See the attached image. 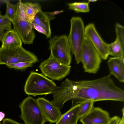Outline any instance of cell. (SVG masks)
<instances>
[{
  "instance_id": "1",
  "label": "cell",
  "mask_w": 124,
  "mask_h": 124,
  "mask_svg": "<svg viewBox=\"0 0 124 124\" xmlns=\"http://www.w3.org/2000/svg\"><path fill=\"white\" fill-rule=\"evenodd\" d=\"M71 83L72 105L85 100L124 101V90L116 86L110 74L92 80H71Z\"/></svg>"
},
{
  "instance_id": "2",
  "label": "cell",
  "mask_w": 124,
  "mask_h": 124,
  "mask_svg": "<svg viewBox=\"0 0 124 124\" xmlns=\"http://www.w3.org/2000/svg\"><path fill=\"white\" fill-rule=\"evenodd\" d=\"M57 87L53 81L44 75L32 71L26 81L24 90L28 95L36 96L52 94Z\"/></svg>"
},
{
  "instance_id": "3",
  "label": "cell",
  "mask_w": 124,
  "mask_h": 124,
  "mask_svg": "<svg viewBox=\"0 0 124 124\" xmlns=\"http://www.w3.org/2000/svg\"><path fill=\"white\" fill-rule=\"evenodd\" d=\"M85 28L82 19L73 17L70 20V29L68 36L71 51L74 55L76 63L81 62L82 48L85 37Z\"/></svg>"
},
{
  "instance_id": "4",
  "label": "cell",
  "mask_w": 124,
  "mask_h": 124,
  "mask_svg": "<svg viewBox=\"0 0 124 124\" xmlns=\"http://www.w3.org/2000/svg\"><path fill=\"white\" fill-rule=\"evenodd\" d=\"M50 56L64 64L70 66L71 50L68 36H55L49 41Z\"/></svg>"
},
{
  "instance_id": "5",
  "label": "cell",
  "mask_w": 124,
  "mask_h": 124,
  "mask_svg": "<svg viewBox=\"0 0 124 124\" xmlns=\"http://www.w3.org/2000/svg\"><path fill=\"white\" fill-rule=\"evenodd\" d=\"M21 117L25 124H44L46 122L37 99L29 96L19 106Z\"/></svg>"
},
{
  "instance_id": "6",
  "label": "cell",
  "mask_w": 124,
  "mask_h": 124,
  "mask_svg": "<svg viewBox=\"0 0 124 124\" xmlns=\"http://www.w3.org/2000/svg\"><path fill=\"white\" fill-rule=\"evenodd\" d=\"M38 61L37 56L22 46L13 48H0V65L8 64L21 62Z\"/></svg>"
},
{
  "instance_id": "7",
  "label": "cell",
  "mask_w": 124,
  "mask_h": 124,
  "mask_svg": "<svg viewBox=\"0 0 124 124\" xmlns=\"http://www.w3.org/2000/svg\"><path fill=\"white\" fill-rule=\"evenodd\" d=\"M101 59L90 40L85 36L81 61L84 71L90 73H97L100 68Z\"/></svg>"
},
{
  "instance_id": "8",
  "label": "cell",
  "mask_w": 124,
  "mask_h": 124,
  "mask_svg": "<svg viewBox=\"0 0 124 124\" xmlns=\"http://www.w3.org/2000/svg\"><path fill=\"white\" fill-rule=\"evenodd\" d=\"M70 66L64 64L50 55L40 63L38 67L45 76L54 80L60 81L70 72Z\"/></svg>"
},
{
  "instance_id": "9",
  "label": "cell",
  "mask_w": 124,
  "mask_h": 124,
  "mask_svg": "<svg viewBox=\"0 0 124 124\" xmlns=\"http://www.w3.org/2000/svg\"><path fill=\"white\" fill-rule=\"evenodd\" d=\"M85 36L90 40L102 59L107 60L109 55L108 44L102 39L96 30L94 25L90 23L85 28Z\"/></svg>"
},
{
  "instance_id": "10",
  "label": "cell",
  "mask_w": 124,
  "mask_h": 124,
  "mask_svg": "<svg viewBox=\"0 0 124 124\" xmlns=\"http://www.w3.org/2000/svg\"><path fill=\"white\" fill-rule=\"evenodd\" d=\"M14 29L18 33L22 41L25 44H32L35 37L31 23L22 19L15 15L12 22Z\"/></svg>"
},
{
  "instance_id": "11",
  "label": "cell",
  "mask_w": 124,
  "mask_h": 124,
  "mask_svg": "<svg viewBox=\"0 0 124 124\" xmlns=\"http://www.w3.org/2000/svg\"><path fill=\"white\" fill-rule=\"evenodd\" d=\"M110 118L108 112L93 107L88 113L80 118V121L82 124H107Z\"/></svg>"
},
{
  "instance_id": "12",
  "label": "cell",
  "mask_w": 124,
  "mask_h": 124,
  "mask_svg": "<svg viewBox=\"0 0 124 124\" xmlns=\"http://www.w3.org/2000/svg\"><path fill=\"white\" fill-rule=\"evenodd\" d=\"M37 100L46 121L56 123L62 115L60 110L51 101L44 98H39Z\"/></svg>"
},
{
  "instance_id": "13",
  "label": "cell",
  "mask_w": 124,
  "mask_h": 124,
  "mask_svg": "<svg viewBox=\"0 0 124 124\" xmlns=\"http://www.w3.org/2000/svg\"><path fill=\"white\" fill-rule=\"evenodd\" d=\"M50 21L45 12L41 10L37 14L32 21V28L45 35L47 38H50L51 35Z\"/></svg>"
},
{
  "instance_id": "14",
  "label": "cell",
  "mask_w": 124,
  "mask_h": 124,
  "mask_svg": "<svg viewBox=\"0 0 124 124\" xmlns=\"http://www.w3.org/2000/svg\"><path fill=\"white\" fill-rule=\"evenodd\" d=\"M110 74L121 82H124V58L112 57L107 62Z\"/></svg>"
},
{
  "instance_id": "15",
  "label": "cell",
  "mask_w": 124,
  "mask_h": 124,
  "mask_svg": "<svg viewBox=\"0 0 124 124\" xmlns=\"http://www.w3.org/2000/svg\"><path fill=\"white\" fill-rule=\"evenodd\" d=\"M1 47L13 48L22 46V41L17 32L11 29L5 32L2 39Z\"/></svg>"
},
{
  "instance_id": "16",
  "label": "cell",
  "mask_w": 124,
  "mask_h": 124,
  "mask_svg": "<svg viewBox=\"0 0 124 124\" xmlns=\"http://www.w3.org/2000/svg\"><path fill=\"white\" fill-rule=\"evenodd\" d=\"M80 107L79 103L72 106L68 111L62 115L56 124H77L80 119Z\"/></svg>"
},
{
  "instance_id": "17",
  "label": "cell",
  "mask_w": 124,
  "mask_h": 124,
  "mask_svg": "<svg viewBox=\"0 0 124 124\" xmlns=\"http://www.w3.org/2000/svg\"><path fill=\"white\" fill-rule=\"evenodd\" d=\"M27 20L32 23L35 15L41 10L39 3L29 2H23Z\"/></svg>"
},
{
  "instance_id": "18",
  "label": "cell",
  "mask_w": 124,
  "mask_h": 124,
  "mask_svg": "<svg viewBox=\"0 0 124 124\" xmlns=\"http://www.w3.org/2000/svg\"><path fill=\"white\" fill-rule=\"evenodd\" d=\"M108 45L109 55L124 58V47L117 39Z\"/></svg>"
},
{
  "instance_id": "19",
  "label": "cell",
  "mask_w": 124,
  "mask_h": 124,
  "mask_svg": "<svg viewBox=\"0 0 124 124\" xmlns=\"http://www.w3.org/2000/svg\"><path fill=\"white\" fill-rule=\"evenodd\" d=\"M69 9L77 13H86L90 11L89 3L87 2H75L68 4Z\"/></svg>"
},
{
  "instance_id": "20",
  "label": "cell",
  "mask_w": 124,
  "mask_h": 124,
  "mask_svg": "<svg viewBox=\"0 0 124 124\" xmlns=\"http://www.w3.org/2000/svg\"><path fill=\"white\" fill-rule=\"evenodd\" d=\"M94 102L90 100H85L82 101L79 103L80 104L79 112V118L88 113L93 107Z\"/></svg>"
},
{
  "instance_id": "21",
  "label": "cell",
  "mask_w": 124,
  "mask_h": 124,
  "mask_svg": "<svg viewBox=\"0 0 124 124\" xmlns=\"http://www.w3.org/2000/svg\"><path fill=\"white\" fill-rule=\"evenodd\" d=\"M6 6L5 16L9 19L12 22L14 19L16 13V5L10 3L9 0L4 1Z\"/></svg>"
},
{
  "instance_id": "22",
  "label": "cell",
  "mask_w": 124,
  "mask_h": 124,
  "mask_svg": "<svg viewBox=\"0 0 124 124\" xmlns=\"http://www.w3.org/2000/svg\"><path fill=\"white\" fill-rule=\"evenodd\" d=\"M33 64L32 62L31 61L21 62L8 64L6 65L9 68L23 70L27 67H32Z\"/></svg>"
},
{
  "instance_id": "23",
  "label": "cell",
  "mask_w": 124,
  "mask_h": 124,
  "mask_svg": "<svg viewBox=\"0 0 124 124\" xmlns=\"http://www.w3.org/2000/svg\"><path fill=\"white\" fill-rule=\"evenodd\" d=\"M116 38L122 45L124 47V27L121 25L117 23L115 26Z\"/></svg>"
},
{
  "instance_id": "24",
  "label": "cell",
  "mask_w": 124,
  "mask_h": 124,
  "mask_svg": "<svg viewBox=\"0 0 124 124\" xmlns=\"http://www.w3.org/2000/svg\"><path fill=\"white\" fill-rule=\"evenodd\" d=\"M12 23L9 19L5 16L0 18V31H7L11 29Z\"/></svg>"
},
{
  "instance_id": "25",
  "label": "cell",
  "mask_w": 124,
  "mask_h": 124,
  "mask_svg": "<svg viewBox=\"0 0 124 124\" xmlns=\"http://www.w3.org/2000/svg\"><path fill=\"white\" fill-rule=\"evenodd\" d=\"M121 118L117 116H115L110 118L109 122L107 124H118Z\"/></svg>"
},
{
  "instance_id": "26",
  "label": "cell",
  "mask_w": 124,
  "mask_h": 124,
  "mask_svg": "<svg viewBox=\"0 0 124 124\" xmlns=\"http://www.w3.org/2000/svg\"><path fill=\"white\" fill-rule=\"evenodd\" d=\"M63 11H58L52 12H45L48 18L50 20L55 18L54 16L62 12Z\"/></svg>"
},
{
  "instance_id": "27",
  "label": "cell",
  "mask_w": 124,
  "mask_h": 124,
  "mask_svg": "<svg viewBox=\"0 0 124 124\" xmlns=\"http://www.w3.org/2000/svg\"><path fill=\"white\" fill-rule=\"evenodd\" d=\"M2 124H23L18 123L15 121L9 118L4 119L2 121Z\"/></svg>"
},
{
  "instance_id": "28",
  "label": "cell",
  "mask_w": 124,
  "mask_h": 124,
  "mask_svg": "<svg viewBox=\"0 0 124 124\" xmlns=\"http://www.w3.org/2000/svg\"><path fill=\"white\" fill-rule=\"evenodd\" d=\"M122 116L119 124H124V108L122 109Z\"/></svg>"
},
{
  "instance_id": "29",
  "label": "cell",
  "mask_w": 124,
  "mask_h": 124,
  "mask_svg": "<svg viewBox=\"0 0 124 124\" xmlns=\"http://www.w3.org/2000/svg\"><path fill=\"white\" fill-rule=\"evenodd\" d=\"M5 33L4 31H0V41L2 42Z\"/></svg>"
},
{
  "instance_id": "30",
  "label": "cell",
  "mask_w": 124,
  "mask_h": 124,
  "mask_svg": "<svg viewBox=\"0 0 124 124\" xmlns=\"http://www.w3.org/2000/svg\"><path fill=\"white\" fill-rule=\"evenodd\" d=\"M97 1V0H88V2L89 3L91 2H95Z\"/></svg>"
},
{
  "instance_id": "31",
  "label": "cell",
  "mask_w": 124,
  "mask_h": 124,
  "mask_svg": "<svg viewBox=\"0 0 124 124\" xmlns=\"http://www.w3.org/2000/svg\"><path fill=\"white\" fill-rule=\"evenodd\" d=\"M5 16H4L2 15L1 14V12H0V18H1L4 17Z\"/></svg>"
},
{
  "instance_id": "32",
  "label": "cell",
  "mask_w": 124,
  "mask_h": 124,
  "mask_svg": "<svg viewBox=\"0 0 124 124\" xmlns=\"http://www.w3.org/2000/svg\"><path fill=\"white\" fill-rule=\"evenodd\" d=\"M0 124H2L0 122Z\"/></svg>"
},
{
  "instance_id": "33",
  "label": "cell",
  "mask_w": 124,
  "mask_h": 124,
  "mask_svg": "<svg viewBox=\"0 0 124 124\" xmlns=\"http://www.w3.org/2000/svg\"></svg>"
}]
</instances>
